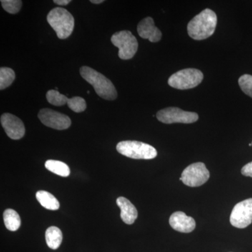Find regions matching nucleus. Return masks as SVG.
Here are the masks:
<instances>
[{
	"instance_id": "f257e3e1",
	"label": "nucleus",
	"mask_w": 252,
	"mask_h": 252,
	"mask_svg": "<svg viewBox=\"0 0 252 252\" xmlns=\"http://www.w3.org/2000/svg\"><path fill=\"white\" fill-rule=\"evenodd\" d=\"M217 24V16L215 11L205 9L189 23V35L195 40H203L214 34Z\"/></svg>"
},
{
	"instance_id": "f03ea898",
	"label": "nucleus",
	"mask_w": 252,
	"mask_h": 252,
	"mask_svg": "<svg viewBox=\"0 0 252 252\" xmlns=\"http://www.w3.org/2000/svg\"><path fill=\"white\" fill-rule=\"evenodd\" d=\"M80 74L83 79L93 86L99 97L107 100L117 99V91L115 86L103 74L87 66L80 68Z\"/></svg>"
},
{
	"instance_id": "7ed1b4c3",
	"label": "nucleus",
	"mask_w": 252,
	"mask_h": 252,
	"mask_svg": "<svg viewBox=\"0 0 252 252\" xmlns=\"http://www.w3.org/2000/svg\"><path fill=\"white\" fill-rule=\"evenodd\" d=\"M47 21L56 31L59 39H67L72 34L74 28V18L64 8L56 7L47 15Z\"/></svg>"
},
{
	"instance_id": "20e7f679",
	"label": "nucleus",
	"mask_w": 252,
	"mask_h": 252,
	"mask_svg": "<svg viewBox=\"0 0 252 252\" xmlns=\"http://www.w3.org/2000/svg\"><path fill=\"white\" fill-rule=\"evenodd\" d=\"M117 150L119 154L133 159L155 158L157 157V149L150 144L138 141H123L118 143Z\"/></svg>"
},
{
	"instance_id": "39448f33",
	"label": "nucleus",
	"mask_w": 252,
	"mask_h": 252,
	"mask_svg": "<svg viewBox=\"0 0 252 252\" xmlns=\"http://www.w3.org/2000/svg\"><path fill=\"white\" fill-rule=\"evenodd\" d=\"M203 74L199 69L193 68L182 69L170 76L169 86L180 90H187L196 87L203 79Z\"/></svg>"
},
{
	"instance_id": "423d86ee",
	"label": "nucleus",
	"mask_w": 252,
	"mask_h": 252,
	"mask_svg": "<svg viewBox=\"0 0 252 252\" xmlns=\"http://www.w3.org/2000/svg\"><path fill=\"white\" fill-rule=\"evenodd\" d=\"M111 41L119 49V57L122 60L132 59L138 49L137 39L128 31L114 33L111 38Z\"/></svg>"
},
{
	"instance_id": "0eeeda50",
	"label": "nucleus",
	"mask_w": 252,
	"mask_h": 252,
	"mask_svg": "<svg viewBox=\"0 0 252 252\" xmlns=\"http://www.w3.org/2000/svg\"><path fill=\"white\" fill-rule=\"evenodd\" d=\"M157 117L159 122L166 124L175 123L193 124L198 120L197 113L186 112L177 107H167L158 111L157 114Z\"/></svg>"
},
{
	"instance_id": "6e6552de",
	"label": "nucleus",
	"mask_w": 252,
	"mask_h": 252,
	"mask_svg": "<svg viewBox=\"0 0 252 252\" xmlns=\"http://www.w3.org/2000/svg\"><path fill=\"white\" fill-rule=\"evenodd\" d=\"M181 177L185 185L190 187H198L208 181L210 172L203 162H195L186 167Z\"/></svg>"
},
{
	"instance_id": "1a4fd4ad",
	"label": "nucleus",
	"mask_w": 252,
	"mask_h": 252,
	"mask_svg": "<svg viewBox=\"0 0 252 252\" xmlns=\"http://www.w3.org/2000/svg\"><path fill=\"white\" fill-rule=\"evenodd\" d=\"M232 225L238 228H247L252 223V198L247 199L235 205L230 217Z\"/></svg>"
},
{
	"instance_id": "9d476101",
	"label": "nucleus",
	"mask_w": 252,
	"mask_h": 252,
	"mask_svg": "<svg viewBox=\"0 0 252 252\" xmlns=\"http://www.w3.org/2000/svg\"><path fill=\"white\" fill-rule=\"evenodd\" d=\"M38 118L44 125L56 130H66L70 127L72 122L65 114L51 109H42L38 113Z\"/></svg>"
},
{
	"instance_id": "9b49d317",
	"label": "nucleus",
	"mask_w": 252,
	"mask_h": 252,
	"mask_svg": "<svg viewBox=\"0 0 252 252\" xmlns=\"http://www.w3.org/2000/svg\"><path fill=\"white\" fill-rule=\"evenodd\" d=\"M1 124L6 135L12 140H20L26 133L22 121L9 113H5L1 116Z\"/></svg>"
},
{
	"instance_id": "f8f14e48",
	"label": "nucleus",
	"mask_w": 252,
	"mask_h": 252,
	"mask_svg": "<svg viewBox=\"0 0 252 252\" xmlns=\"http://www.w3.org/2000/svg\"><path fill=\"white\" fill-rule=\"evenodd\" d=\"M169 223L174 230L180 233H189L195 228V221L191 217L183 212H176L170 216Z\"/></svg>"
},
{
	"instance_id": "ddd939ff",
	"label": "nucleus",
	"mask_w": 252,
	"mask_h": 252,
	"mask_svg": "<svg viewBox=\"0 0 252 252\" xmlns=\"http://www.w3.org/2000/svg\"><path fill=\"white\" fill-rule=\"evenodd\" d=\"M137 32L143 39H149L151 42H158L161 39L162 33L154 24L151 17L144 18L137 26Z\"/></svg>"
},
{
	"instance_id": "4468645a",
	"label": "nucleus",
	"mask_w": 252,
	"mask_h": 252,
	"mask_svg": "<svg viewBox=\"0 0 252 252\" xmlns=\"http://www.w3.org/2000/svg\"><path fill=\"white\" fill-rule=\"evenodd\" d=\"M117 204L121 209V218L126 224H132L138 217V212L133 204L124 197L117 198Z\"/></svg>"
},
{
	"instance_id": "2eb2a0df",
	"label": "nucleus",
	"mask_w": 252,
	"mask_h": 252,
	"mask_svg": "<svg viewBox=\"0 0 252 252\" xmlns=\"http://www.w3.org/2000/svg\"><path fill=\"white\" fill-rule=\"evenodd\" d=\"M36 200L41 205L49 210H57L60 208V203L57 198L49 192L39 190L36 193Z\"/></svg>"
},
{
	"instance_id": "dca6fc26",
	"label": "nucleus",
	"mask_w": 252,
	"mask_h": 252,
	"mask_svg": "<svg viewBox=\"0 0 252 252\" xmlns=\"http://www.w3.org/2000/svg\"><path fill=\"white\" fill-rule=\"evenodd\" d=\"M46 241L48 247L52 250H57L63 241V233L58 227L51 226L46 231Z\"/></svg>"
},
{
	"instance_id": "f3484780",
	"label": "nucleus",
	"mask_w": 252,
	"mask_h": 252,
	"mask_svg": "<svg viewBox=\"0 0 252 252\" xmlns=\"http://www.w3.org/2000/svg\"><path fill=\"white\" fill-rule=\"evenodd\" d=\"M3 217H4L5 226L10 231H16L21 227V217L18 212L12 209H7L5 210L3 214Z\"/></svg>"
},
{
	"instance_id": "a211bd4d",
	"label": "nucleus",
	"mask_w": 252,
	"mask_h": 252,
	"mask_svg": "<svg viewBox=\"0 0 252 252\" xmlns=\"http://www.w3.org/2000/svg\"><path fill=\"white\" fill-rule=\"evenodd\" d=\"M45 167L50 172L61 177H68L70 174V169L67 164L60 160H48L45 162Z\"/></svg>"
},
{
	"instance_id": "6ab92c4d",
	"label": "nucleus",
	"mask_w": 252,
	"mask_h": 252,
	"mask_svg": "<svg viewBox=\"0 0 252 252\" xmlns=\"http://www.w3.org/2000/svg\"><path fill=\"white\" fill-rule=\"evenodd\" d=\"M16 78L14 71L9 67L0 69V89L4 90L11 85Z\"/></svg>"
},
{
	"instance_id": "aec40b11",
	"label": "nucleus",
	"mask_w": 252,
	"mask_h": 252,
	"mask_svg": "<svg viewBox=\"0 0 252 252\" xmlns=\"http://www.w3.org/2000/svg\"><path fill=\"white\" fill-rule=\"evenodd\" d=\"M46 99L50 104L54 106L64 105L67 104L69 98L64 94H61L59 91L55 90H50L46 94Z\"/></svg>"
},
{
	"instance_id": "412c9836",
	"label": "nucleus",
	"mask_w": 252,
	"mask_h": 252,
	"mask_svg": "<svg viewBox=\"0 0 252 252\" xmlns=\"http://www.w3.org/2000/svg\"><path fill=\"white\" fill-rule=\"evenodd\" d=\"M21 0H1V4L3 9L11 14H16L19 12L22 6Z\"/></svg>"
},
{
	"instance_id": "4be33fe9",
	"label": "nucleus",
	"mask_w": 252,
	"mask_h": 252,
	"mask_svg": "<svg viewBox=\"0 0 252 252\" xmlns=\"http://www.w3.org/2000/svg\"><path fill=\"white\" fill-rule=\"evenodd\" d=\"M69 108L72 109L73 112L80 113L85 111L86 109V102L85 99L81 97H74L69 98L67 102Z\"/></svg>"
},
{
	"instance_id": "5701e85b",
	"label": "nucleus",
	"mask_w": 252,
	"mask_h": 252,
	"mask_svg": "<svg viewBox=\"0 0 252 252\" xmlns=\"http://www.w3.org/2000/svg\"><path fill=\"white\" fill-rule=\"evenodd\" d=\"M238 84L242 91L252 98V76L244 74L239 78Z\"/></svg>"
},
{
	"instance_id": "b1692460",
	"label": "nucleus",
	"mask_w": 252,
	"mask_h": 252,
	"mask_svg": "<svg viewBox=\"0 0 252 252\" xmlns=\"http://www.w3.org/2000/svg\"><path fill=\"white\" fill-rule=\"evenodd\" d=\"M241 172L244 176L252 177V161L245 165L242 168Z\"/></svg>"
},
{
	"instance_id": "393cba45",
	"label": "nucleus",
	"mask_w": 252,
	"mask_h": 252,
	"mask_svg": "<svg viewBox=\"0 0 252 252\" xmlns=\"http://www.w3.org/2000/svg\"><path fill=\"white\" fill-rule=\"evenodd\" d=\"M54 2L60 6H65L71 2V0H54Z\"/></svg>"
},
{
	"instance_id": "a878e982",
	"label": "nucleus",
	"mask_w": 252,
	"mask_h": 252,
	"mask_svg": "<svg viewBox=\"0 0 252 252\" xmlns=\"http://www.w3.org/2000/svg\"><path fill=\"white\" fill-rule=\"evenodd\" d=\"M104 0H91V2L93 4H101V3L104 2Z\"/></svg>"
},
{
	"instance_id": "bb28decb",
	"label": "nucleus",
	"mask_w": 252,
	"mask_h": 252,
	"mask_svg": "<svg viewBox=\"0 0 252 252\" xmlns=\"http://www.w3.org/2000/svg\"></svg>"
}]
</instances>
